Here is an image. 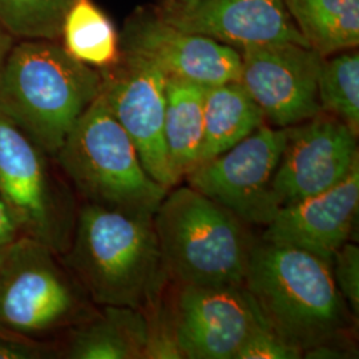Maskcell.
I'll list each match as a JSON object with an SVG mask.
<instances>
[{
	"mask_svg": "<svg viewBox=\"0 0 359 359\" xmlns=\"http://www.w3.org/2000/svg\"><path fill=\"white\" fill-rule=\"evenodd\" d=\"M245 289L265 325L304 355L330 344L347 326L346 304L332 259L292 246L253 245Z\"/></svg>",
	"mask_w": 359,
	"mask_h": 359,
	"instance_id": "6da1fadb",
	"label": "cell"
},
{
	"mask_svg": "<svg viewBox=\"0 0 359 359\" xmlns=\"http://www.w3.org/2000/svg\"><path fill=\"white\" fill-rule=\"evenodd\" d=\"M102 72L53 40L13 46L0 69V115L41 152L56 156L102 90Z\"/></svg>",
	"mask_w": 359,
	"mask_h": 359,
	"instance_id": "7a4b0ae2",
	"label": "cell"
},
{
	"mask_svg": "<svg viewBox=\"0 0 359 359\" xmlns=\"http://www.w3.org/2000/svg\"><path fill=\"white\" fill-rule=\"evenodd\" d=\"M69 264L104 306L142 310L167 274L154 217L90 203L80 212Z\"/></svg>",
	"mask_w": 359,
	"mask_h": 359,
	"instance_id": "3957f363",
	"label": "cell"
},
{
	"mask_svg": "<svg viewBox=\"0 0 359 359\" xmlns=\"http://www.w3.org/2000/svg\"><path fill=\"white\" fill-rule=\"evenodd\" d=\"M167 274L192 286H240L253 243L240 218L189 185L168 191L154 216Z\"/></svg>",
	"mask_w": 359,
	"mask_h": 359,
	"instance_id": "277c9868",
	"label": "cell"
},
{
	"mask_svg": "<svg viewBox=\"0 0 359 359\" xmlns=\"http://www.w3.org/2000/svg\"><path fill=\"white\" fill-rule=\"evenodd\" d=\"M56 157L90 204L154 217L168 192L142 167L102 93L80 116Z\"/></svg>",
	"mask_w": 359,
	"mask_h": 359,
	"instance_id": "5b68a950",
	"label": "cell"
},
{
	"mask_svg": "<svg viewBox=\"0 0 359 359\" xmlns=\"http://www.w3.org/2000/svg\"><path fill=\"white\" fill-rule=\"evenodd\" d=\"M286 144V128L261 126L224 154L198 164L188 185L244 224L266 226L278 212L271 182Z\"/></svg>",
	"mask_w": 359,
	"mask_h": 359,
	"instance_id": "8992f818",
	"label": "cell"
},
{
	"mask_svg": "<svg viewBox=\"0 0 359 359\" xmlns=\"http://www.w3.org/2000/svg\"><path fill=\"white\" fill-rule=\"evenodd\" d=\"M75 309V295L52 249L31 237L6 248L0 269V333L32 338L60 326Z\"/></svg>",
	"mask_w": 359,
	"mask_h": 359,
	"instance_id": "52a82bcc",
	"label": "cell"
},
{
	"mask_svg": "<svg viewBox=\"0 0 359 359\" xmlns=\"http://www.w3.org/2000/svg\"><path fill=\"white\" fill-rule=\"evenodd\" d=\"M104 100L128 133L148 175L168 191L177 185L164 140L168 76L152 62L121 51L116 65L100 69Z\"/></svg>",
	"mask_w": 359,
	"mask_h": 359,
	"instance_id": "ba28073f",
	"label": "cell"
},
{
	"mask_svg": "<svg viewBox=\"0 0 359 359\" xmlns=\"http://www.w3.org/2000/svg\"><path fill=\"white\" fill-rule=\"evenodd\" d=\"M240 84L277 128L321 114L318 76L323 56L306 46L277 43L241 50Z\"/></svg>",
	"mask_w": 359,
	"mask_h": 359,
	"instance_id": "9c48e42d",
	"label": "cell"
},
{
	"mask_svg": "<svg viewBox=\"0 0 359 359\" xmlns=\"http://www.w3.org/2000/svg\"><path fill=\"white\" fill-rule=\"evenodd\" d=\"M357 137L334 116L318 114L286 128L271 189L278 208L325 192L359 163Z\"/></svg>",
	"mask_w": 359,
	"mask_h": 359,
	"instance_id": "30bf717a",
	"label": "cell"
},
{
	"mask_svg": "<svg viewBox=\"0 0 359 359\" xmlns=\"http://www.w3.org/2000/svg\"><path fill=\"white\" fill-rule=\"evenodd\" d=\"M262 325L244 285H184L170 330L182 358L236 359Z\"/></svg>",
	"mask_w": 359,
	"mask_h": 359,
	"instance_id": "8fae6325",
	"label": "cell"
},
{
	"mask_svg": "<svg viewBox=\"0 0 359 359\" xmlns=\"http://www.w3.org/2000/svg\"><path fill=\"white\" fill-rule=\"evenodd\" d=\"M120 47L152 62L168 77L206 88L238 81L241 74V55L236 48L172 26L154 8L133 13L120 36Z\"/></svg>",
	"mask_w": 359,
	"mask_h": 359,
	"instance_id": "7c38bea8",
	"label": "cell"
},
{
	"mask_svg": "<svg viewBox=\"0 0 359 359\" xmlns=\"http://www.w3.org/2000/svg\"><path fill=\"white\" fill-rule=\"evenodd\" d=\"M44 154L0 115V196L20 233L53 249L62 240L63 226Z\"/></svg>",
	"mask_w": 359,
	"mask_h": 359,
	"instance_id": "4fadbf2b",
	"label": "cell"
},
{
	"mask_svg": "<svg viewBox=\"0 0 359 359\" xmlns=\"http://www.w3.org/2000/svg\"><path fill=\"white\" fill-rule=\"evenodd\" d=\"M154 13L182 31L215 39L237 51L277 43L310 47L283 0H201L177 13Z\"/></svg>",
	"mask_w": 359,
	"mask_h": 359,
	"instance_id": "5bb4252c",
	"label": "cell"
},
{
	"mask_svg": "<svg viewBox=\"0 0 359 359\" xmlns=\"http://www.w3.org/2000/svg\"><path fill=\"white\" fill-rule=\"evenodd\" d=\"M359 163L325 192L278 209L262 241L292 246L332 259L346 244L358 216Z\"/></svg>",
	"mask_w": 359,
	"mask_h": 359,
	"instance_id": "9a60e30c",
	"label": "cell"
},
{
	"mask_svg": "<svg viewBox=\"0 0 359 359\" xmlns=\"http://www.w3.org/2000/svg\"><path fill=\"white\" fill-rule=\"evenodd\" d=\"M206 87L168 77L164 140L172 175L179 184L198 165L204 137Z\"/></svg>",
	"mask_w": 359,
	"mask_h": 359,
	"instance_id": "2e32d148",
	"label": "cell"
},
{
	"mask_svg": "<svg viewBox=\"0 0 359 359\" xmlns=\"http://www.w3.org/2000/svg\"><path fill=\"white\" fill-rule=\"evenodd\" d=\"M149 322L139 309L105 306L103 316L81 326L69 342L67 357L75 359L145 358Z\"/></svg>",
	"mask_w": 359,
	"mask_h": 359,
	"instance_id": "e0dca14e",
	"label": "cell"
},
{
	"mask_svg": "<svg viewBox=\"0 0 359 359\" xmlns=\"http://www.w3.org/2000/svg\"><path fill=\"white\" fill-rule=\"evenodd\" d=\"M264 124L262 111L240 81L208 87L204 99V137L198 164L231 149Z\"/></svg>",
	"mask_w": 359,
	"mask_h": 359,
	"instance_id": "ac0fdd59",
	"label": "cell"
},
{
	"mask_svg": "<svg viewBox=\"0 0 359 359\" xmlns=\"http://www.w3.org/2000/svg\"><path fill=\"white\" fill-rule=\"evenodd\" d=\"M309 46L323 57L359 43V0H283Z\"/></svg>",
	"mask_w": 359,
	"mask_h": 359,
	"instance_id": "d6986e66",
	"label": "cell"
},
{
	"mask_svg": "<svg viewBox=\"0 0 359 359\" xmlns=\"http://www.w3.org/2000/svg\"><path fill=\"white\" fill-rule=\"evenodd\" d=\"M60 36L65 51L92 68L105 69L120 59V35L92 0H75L65 13Z\"/></svg>",
	"mask_w": 359,
	"mask_h": 359,
	"instance_id": "ffe728a7",
	"label": "cell"
},
{
	"mask_svg": "<svg viewBox=\"0 0 359 359\" xmlns=\"http://www.w3.org/2000/svg\"><path fill=\"white\" fill-rule=\"evenodd\" d=\"M322 111L339 118L350 130L359 132V55L339 52L322 63L318 76Z\"/></svg>",
	"mask_w": 359,
	"mask_h": 359,
	"instance_id": "44dd1931",
	"label": "cell"
},
{
	"mask_svg": "<svg viewBox=\"0 0 359 359\" xmlns=\"http://www.w3.org/2000/svg\"><path fill=\"white\" fill-rule=\"evenodd\" d=\"M75 0H0V26L27 40L60 38L65 13Z\"/></svg>",
	"mask_w": 359,
	"mask_h": 359,
	"instance_id": "7402d4cb",
	"label": "cell"
},
{
	"mask_svg": "<svg viewBox=\"0 0 359 359\" xmlns=\"http://www.w3.org/2000/svg\"><path fill=\"white\" fill-rule=\"evenodd\" d=\"M332 269L335 285L346 301V305L359 313V249L357 245L344 244L332 257Z\"/></svg>",
	"mask_w": 359,
	"mask_h": 359,
	"instance_id": "603a6c76",
	"label": "cell"
},
{
	"mask_svg": "<svg viewBox=\"0 0 359 359\" xmlns=\"http://www.w3.org/2000/svg\"><path fill=\"white\" fill-rule=\"evenodd\" d=\"M302 351L274 333L266 325L257 327L236 359H298Z\"/></svg>",
	"mask_w": 359,
	"mask_h": 359,
	"instance_id": "cb8c5ba5",
	"label": "cell"
},
{
	"mask_svg": "<svg viewBox=\"0 0 359 359\" xmlns=\"http://www.w3.org/2000/svg\"><path fill=\"white\" fill-rule=\"evenodd\" d=\"M46 357L44 348L31 338L0 333V359H36Z\"/></svg>",
	"mask_w": 359,
	"mask_h": 359,
	"instance_id": "d4e9b609",
	"label": "cell"
},
{
	"mask_svg": "<svg viewBox=\"0 0 359 359\" xmlns=\"http://www.w3.org/2000/svg\"><path fill=\"white\" fill-rule=\"evenodd\" d=\"M19 234L20 229L13 212L0 196V248L13 244L15 240L19 238Z\"/></svg>",
	"mask_w": 359,
	"mask_h": 359,
	"instance_id": "484cf974",
	"label": "cell"
},
{
	"mask_svg": "<svg viewBox=\"0 0 359 359\" xmlns=\"http://www.w3.org/2000/svg\"><path fill=\"white\" fill-rule=\"evenodd\" d=\"M201 0H154V8L157 13H177L187 10Z\"/></svg>",
	"mask_w": 359,
	"mask_h": 359,
	"instance_id": "4316f807",
	"label": "cell"
},
{
	"mask_svg": "<svg viewBox=\"0 0 359 359\" xmlns=\"http://www.w3.org/2000/svg\"><path fill=\"white\" fill-rule=\"evenodd\" d=\"M13 46V35L8 34L3 27L0 26V69L3 67L8 52L11 51Z\"/></svg>",
	"mask_w": 359,
	"mask_h": 359,
	"instance_id": "83f0119b",
	"label": "cell"
},
{
	"mask_svg": "<svg viewBox=\"0 0 359 359\" xmlns=\"http://www.w3.org/2000/svg\"><path fill=\"white\" fill-rule=\"evenodd\" d=\"M8 246V245H7ZM7 246H3L0 248V269H1V265H3V261H4V256H6V248Z\"/></svg>",
	"mask_w": 359,
	"mask_h": 359,
	"instance_id": "f1b7e54d",
	"label": "cell"
}]
</instances>
